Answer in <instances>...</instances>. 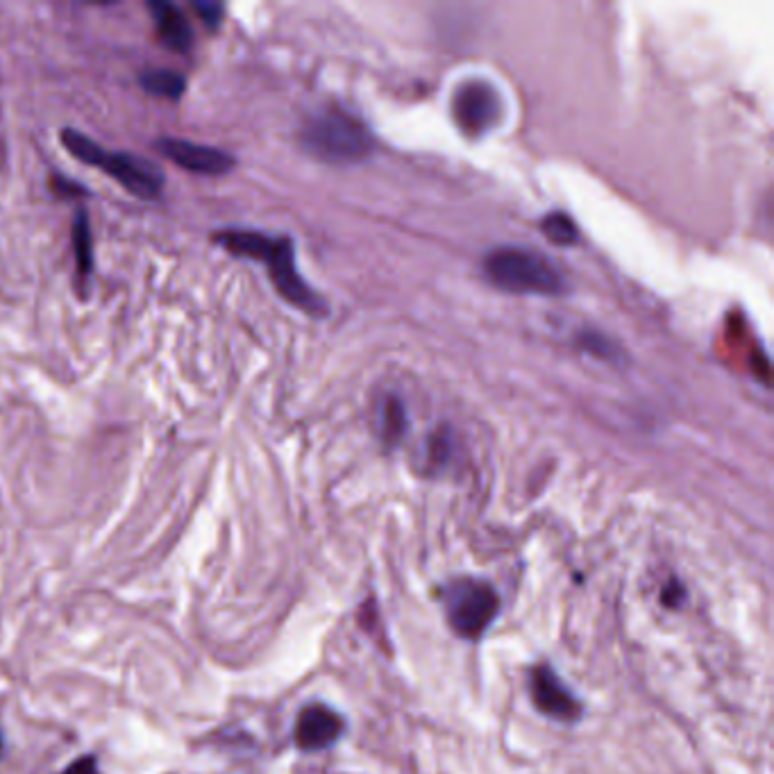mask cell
I'll return each instance as SVG.
<instances>
[{
  "label": "cell",
  "mask_w": 774,
  "mask_h": 774,
  "mask_svg": "<svg viewBox=\"0 0 774 774\" xmlns=\"http://www.w3.org/2000/svg\"><path fill=\"white\" fill-rule=\"evenodd\" d=\"M343 718L330 706L311 704L302 709L296 722V745L305 752H321L332 747L343 734Z\"/></svg>",
  "instance_id": "obj_9"
},
{
  "label": "cell",
  "mask_w": 774,
  "mask_h": 774,
  "mask_svg": "<svg viewBox=\"0 0 774 774\" xmlns=\"http://www.w3.org/2000/svg\"><path fill=\"white\" fill-rule=\"evenodd\" d=\"M684 595H686L684 593V586H681L677 579H672V582L666 588H663L661 600H663V604H666V607L675 609V607H679L681 602H684Z\"/></svg>",
  "instance_id": "obj_18"
},
{
  "label": "cell",
  "mask_w": 774,
  "mask_h": 774,
  "mask_svg": "<svg viewBox=\"0 0 774 774\" xmlns=\"http://www.w3.org/2000/svg\"><path fill=\"white\" fill-rule=\"evenodd\" d=\"M62 143L73 157H78L91 168H98L114 178L125 191L141 200H155L164 191V173L148 159L132 153H109L98 141L84 137L82 132L64 130Z\"/></svg>",
  "instance_id": "obj_3"
},
{
  "label": "cell",
  "mask_w": 774,
  "mask_h": 774,
  "mask_svg": "<svg viewBox=\"0 0 774 774\" xmlns=\"http://www.w3.org/2000/svg\"><path fill=\"white\" fill-rule=\"evenodd\" d=\"M302 146L323 162L352 164L373 153L375 139L348 109L327 107L305 123Z\"/></svg>",
  "instance_id": "obj_2"
},
{
  "label": "cell",
  "mask_w": 774,
  "mask_h": 774,
  "mask_svg": "<svg viewBox=\"0 0 774 774\" xmlns=\"http://www.w3.org/2000/svg\"><path fill=\"white\" fill-rule=\"evenodd\" d=\"M450 629L466 641H479L500 613V597L489 582L459 577L441 591Z\"/></svg>",
  "instance_id": "obj_5"
},
{
  "label": "cell",
  "mask_w": 774,
  "mask_h": 774,
  "mask_svg": "<svg viewBox=\"0 0 774 774\" xmlns=\"http://www.w3.org/2000/svg\"><path fill=\"white\" fill-rule=\"evenodd\" d=\"M148 10L155 19L159 41H162L166 48L175 50V53L189 55L193 48V32L189 21L184 19V14L178 7L173 3H166V0H150Z\"/></svg>",
  "instance_id": "obj_10"
},
{
  "label": "cell",
  "mask_w": 774,
  "mask_h": 774,
  "mask_svg": "<svg viewBox=\"0 0 774 774\" xmlns=\"http://www.w3.org/2000/svg\"><path fill=\"white\" fill-rule=\"evenodd\" d=\"M502 103L498 91L486 80H466L452 98V116L470 137L484 134L500 121Z\"/></svg>",
  "instance_id": "obj_6"
},
{
  "label": "cell",
  "mask_w": 774,
  "mask_h": 774,
  "mask_svg": "<svg viewBox=\"0 0 774 774\" xmlns=\"http://www.w3.org/2000/svg\"><path fill=\"white\" fill-rule=\"evenodd\" d=\"M382 418H384L386 439H398V436L402 434V429H405V425H407L405 411H402L400 402L393 400V398L386 402V411L382 414Z\"/></svg>",
  "instance_id": "obj_14"
},
{
  "label": "cell",
  "mask_w": 774,
  "mask_h": 774,
  "mask_svg": "<svg viewBox=\"0 0 774 774\" xmlns=\"http://www.w3.org/2000/svg\"><path fill=\"white\" fill-rule=\"evenodd\" d=\"M66 774H96V759L91 756H84L78 763H73Z\"/></svg>",
  "instance_id": "obj_19"
},
{
  "label": "cell",
  "mask_w": 774,
  "mask_h": 774,
  "mask_svg": "<svg viewBox=\"0 0 774 774\" xmlns=\"http://www.w3.org/2000/svg\"><path fill=\"white\" fill-rule=\"evenodd\" d=\"M155 148L164 157L171 159L173 164L184 168V171L198 173V175H225L232 171L234 164H237V159H234L230 153H225V150L212 148V146H200V143H193L187 139L164 137L157 141Z\"/></svg>",
  "instance_id": "obj_8"
},
{
  "label": "cell",
  "mask_w": 774,
  "mask_h": 774,
  "mask_svg": "<svg viewBox=\"0 0 774 774\" xmlns=\"http://www.w3.org/2000/svg\"><path fill=\"white\" fill-rule=\"evenodd\" d=\"M139 84L146 94L164 98V100H180L184 96V91H187V78L178 71H168V69L143 71L139 75Z\"/></svg>",
  "instance_id": "obj_12"
},
{
  "label": "cell",
  "mask_w": 774,
  "mask_h": 774,
  "mask_svg": "<svg viewBox=\"0 0 774 774\" xmlns=\"http://www.w3.org/2000/svg\"><path fill=\"white\" fill-rule=\"evenodd\" d=\"M541 230L545 237H548L552 243L557 246H572L579 239V227L572 221L568 214L563 212H552L543 218Z\"/></svg>",
  "instance_id": "obj_13"
},
{
  "label": "cell",
  "mask_w": 774,
  "mask_h": 774,
  "mask_svg": "<svg viewBox=\"0 0 774 774\" xmlns=\"http://www.w3.org/2000/svg\"><path fill=\"white\" fill-rule=\"evenodd\" d=\"M193 10L198 12L200 21H203L209 30H218L223 23V5L221 3H212V0H196L193 3Z\"/></svg>",
  "instance_id": "obj_15"
},
{
  "label": "cell",
  "mask_w": 774,
  "mask_h": 774,
  "mask_svg": "<svg viewBox=\"0 0 774 774\" xmlns=\"http://www.w3.org/2000/svg\"><path fill=\"white\" fill-rule=\"evenodd\" d=\"M214 243L234 257L264 264L277 293L289 305L298 307L309 316L327 314L325 300L298 273L296 250H293V241L289 237H273V234L255 230H221L214 232Z\"/></svg>",
  "instance_id": "obj_1"
},
{
  "label": "cell",
  "mask_w": 774,
  "mask_h": 774,
  "mask_svg": "<svg viewBox=\"0 0 774 774\" xmlns=\"http://www.w3.org/2000/svg\"><path fill=\"white\" fill-rule=\"evenodd\" d=\"M73 252L82 293L84 284H87L91 277V268H94V239H91V223L87 209H78V214L73 218Z\"/></svg>",
  "instance_id": "obj_11"
},
{
  "label": "cell",
  "mask_w": 774,
  "mask_h": 774,
  "mask_svg": "<svg viewBox=\"0 0 774 774\" xmlns=\"http://www.w3.org/2000/svg\"><path fill=\"white\" fill-rule=\"evenodd\" d=\"M50 187H53V191L57 193V196H87V189L80 187V184H75L71 180H64L62 175H57V178H53V182H50Z\"/></svg>",
  "instance_id": "obj_17"
},
{
  "label": "cell",
  "mask_w": 774,
  "mask_h": 774,
  "mask_svg": "<svg viewBox=\"0 0 774 774\" xmlns=\"http://www.w3.org/2000/svg\"><path fill=\"white\" fill-rule=\"evenodd\" d=\"M489 282L507 293H532V296H561L568 289L566 277L538 252L518 246L493 250L484 262Z\"/></svg>",
  "instance_id": "obj_4"
},
{
  "label": "cell",
  "mask_w": 774,
  "mask_h": 774,
  "mask_svg": "<svg viewBox=\"0 0 774 774\" xmlns=\"http://www.w3.org/2000/svg\"><path fill=\"white\" fill-rule=\"evenodd\" d=\"M582 346L586 348V350H591L593 352V355H600V357H604V359H613V346H611V341L609 339H604V336H600V334H584L582 336Z\"/></svg>",
  "instance_id": "obj_16"
},
{
  "label": "cell",
  "mask_w": 774,
  "mask_h": 774,
  "mask_svg": "<svg viewBox=\"0 0 774 774\" xmlns=\"http://www.w3.org/2000/svg\"><path fill=\"white\" fill-rule=\"evenodd\" d=\"M529 695L538 711L559 722H577L582 704L548 666H536L529 675Z\"/></svg>",
  "instance_id": "obj_7"
}]
</instances>
